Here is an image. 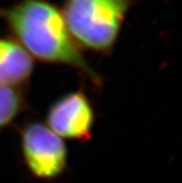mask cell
Returning a JSON list of instances; mask_svg holds the SVG:
<instances>
[{
	"label": "cell",
	"instance_id": "obj_1",
	"mask_svg": "<svg viewBox=\"0 0 182 183\" xmlns=\"http://www.w3.org/2000/svg\"><path fill=\"white\" fill-rule=\"evenodd\" d=\"M17 42L37 60L81 71L97 86L101 78L84 58L62 13L45 0H23L0 10Z\"/></svg>",
	"mask_w": 182,
	"mask_h": 183
},
{
	"label": "cell",
	"instance_id": "obj_2",
	"mask_svg": "<svg viewBox=\"0 0 182 183\" xmlns=\"http://www.w3.org/2000/svg\"><path fill=\"white\" fill-rule=\"evenodd\" d=\"M130 0H67L62 15L78 47L108 53L119 36Z\"/></svg>",
	"mask_w": 182,
	"mask_h": 183
},
{
	"label": "cell",
	"instance_id": "obj_3",
	"mask_svg": "<svg viewBox=\"0 0 182 183\" xmlns=\"http://www.w3.org/2000/svg\"><path fill=\"white\" fill-rule=\"evenodd\" d=\"M21 141L26 166L37 179H56L65 170L66 145L47 126L37 122L28 124L22 130Z\"/></svg>",
	"mask_w": 182,
	"mask_h": 183
},
{
	"label": "cell",
	"instance_id": "obj_4",
	"mask_svg": "<svg viewBox=\"0 0 182 183\" xmlns=\"http://www.w3.org/2000/svg\"><path fill=\"white\" fill-rule=\"evenodd\" d=\"M94 120L89 100L84 93L77 91L61 97L50 107L47 126L60 138L86 140L91 136Z\"/></svg>",
	"mask_w": 182,
	"mask_h": 183
},
{
	"label": "cell",
	"instance_id": "obj_5",
	"mask_svg": "<svg viewBox=\"0 0 182 183\" xmlns=\"http://www.w3.org/2000/svg\"><path fill=\"white\" fill-rule=\"evenodd\" d=\"M33 68V57L21 44L0 38V85L18 88L30 79Z\"/></svg>",
	"mask_w": 182,
	"mask_h": 183
},
{
	"label": "cell",
	"instance_id": "obj_6",
	"mask_svg": "<svg viewBox=\"0 0 182 183\" xmlns=\"http://www.w3.org/2000/svg\"><path fill=\"white\" fill-rule=\"evenodd\" d=\"M23 107V95L18 88L0 85V130L10 125Z\"/></svg>",
	"mask_w": 182,
	"mask_h": 183
}]
</instances>
